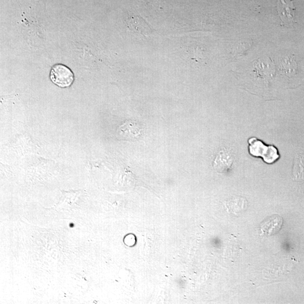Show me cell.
<instances>
[{
	"label": "cell",
	"instance_id": "obj_7",
	"mask_svg": "<svg viewBox=\"0 0 304 304\" xmlns=\"http://www.w3.org/2000/svg\"><path fill=\"white\" fill-rule=\"evenodd\" d=\"M292 175L294 181L304 182V157L303 156L297 155L295 156Z\"/></svg>",
	"mask_w": 304,
	"mask_h": 304
},
{
	"label": "cell",
	"instance_id": "obj_3",
	"mask_svg": "<svg viewBox=\"0 0 304 304\" xmlns=\"http://www.w3.org/2000/svg\"><path fill=\"white\" fill-rule=\"evenodd\" d=\"M278 10L282 25L289 26L295 23V8L292 0H278Z\"/></svg>",
	"mask_w": 304,
	"mask_h": 304
},
{
	"label": "cell",
	"instance_id": "obj_4",
	"mask_svg": "<svg viewBox=\"0 0 304 304\" xmlns=\"http://www.w3.org/2000/svg\"><path fill=\"white\" fill-rule=\"evenodd\" d=\"M233 163V157L232 154L226 149H223L220 151L214 161L213 167L219 173H224L232 167Z\"/></svg>",
	"mask_w": 304,
	"mask_h": 304
},
{
	"label": "cell",
	"instance_id": "obj_6",
	"mask_svg": "<svg viewBox=\"0 0 304 304\" xmlns=\"http://www.w3.org/2000/svg\"><path fill=\"white\" fill-rule=\"evenodd\" d=\"M142 131L138 124L130 122H127L120 127V133L124 134L122 135L125 139L132 141L138 140L140 138Z\"/></svg>",
	"mask_w": 304,
	"mask_h": 304
},
{
	"label": "cell",
	"instance_id": "obj_2",
	"mask_svg": "<svg viewBox=\"0 0 304 304\" xmlns=\"http://www.w3.org/2000/svg\"><path fill=\"white\" fill-rule=\"evenodd\" d=\"M50 78L54 84L59 87L65 88L72 85L74 81V75L67 66L57 64L51 69Z\"/></svg>",
	"mask_w": 304,
	"mask_h": 304
},
{
	"label": "cell",
	"instance_id": "obj_5",
	"mask_svg": "<svg viewBox=\"0 0 304 304\" xmlns=\"http://www.w3.org/2000/svg\"><path fill=\"white\" fill-rule=\"evenodd\" d=\"M283 224V219L280 216H273L263 223L261 230L263 234L272 236L280 231Z\"/></svg>",
	"mask_w": 304,
	"mask_h": 304
},
{
	"label": "cell",
	"instance_id": "obj_1",
	"mask_svg": "<svg viewBox=\"0 0 304 304\" xmlns=\"http://www.w3.org/2000/svg\"><path fill=\"white\" fill-rule=\"evenodd\" d=\"M249 152L252 156L262 157L265 162L272 163L280 158L277 149L273 145L267 146L256 138L248 141Z\"/></svg>",
	"mask_w": 304,
	"mask_h": 304
}]
</instances>
